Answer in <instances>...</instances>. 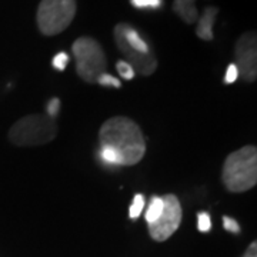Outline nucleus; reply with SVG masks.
<instances>
[{
    "instance_id": "1",
    "label": "nucleus",
    "mask_w": 257,
    "mask_h": 257,
    "mask_svg": "<svg viewBox=\"0 0 257 257\" xmlns=\"http://www.w3.org/2000/svg\"><path fill=\"white\" fill-rule=\"evenodd\" d=\"M99 142L100 146L113 149L123 166L138 165L146 153V140L138 123L124 116L106 120L99 130Z\"/></svg>"
},
{
    "instance_id": "2",
    "label": "nucleus",
    "mask_w": 257,
    "mask_h": 257,
    "mask_svg": "<svg viewBox=\"0 0 257 257\" xmlns=\"http://www.w3.org/2000/svg\"><path fill=\"white\" fill-rule=\"evenodd\" d=\"M221 180L231 193H243L253 189L257 183V149L244 146L226 157Z\"/></svg>"
},
{
    "instance_id": "3",
    "label": "nucleus",
    "mask_w": 257,
    "mask_h": 257,
    "mask_svg": "<svg viewBox=\"0 0 257 257\" xmlns=\"http://www.w3.org/2000/svg\"><path fill=\"white\" fill-rule=\"evenodd\" d=\"M56 136V120L42 113L22 117L9 130V140L20 147L42 146L50 143Z\"/></svg>"
},
{
    "instance_id": "4",
    "label": "nucleus",
    "mask_w": 257,
    "mask_h": 257,
    "mask_svg": "<svg viewBox=\"0 0 257 257\" xmlns=\"http://www.w3.org/2000/svg\"><path fill=\"white\" fill-rule=\"evenodd\" d=\"M72 52L76 59V72L86 83H96L99 76L106 72V56L99 42L92 37H79L72 46Z\"/></svg>"
},
{
    "instance_id": "5",
    "label": "nucleus",
    "mask_w": 257,
    "mask_h": 257,
    "mask_svg": "<svg viewBox=\"0 0 257 257\" xmlns=\"http://www.w3.org/2000/svg\"><path fill=\"white\" fill-rule=\"evenodd\" d=\"M76 9V0H42L36 15L39 30L45 36L62 33L72 23Z\"/></svg>"
},
{
    "instance_id": "6",
    "label": "nucleus",
    "mask_w": 257,
    "mask_h": 257,
    "mask_svg": "<svg viewBox=\"0 0 257 257\" xmlns=\"http://www.w3.org/2000/svg\"><path fill=\"white\" fill-rule=\"evenodd\" d=\"M163 203H165L163 211L159 216V219L152 224H147L152 239H155L156 241H165L172 234H175V231L179 229L182 223V216H183L182 204L176 194L163 196Z\"/></svg>"
},
{
    "instance_id": "7",
    "label": "nucleus",
    "mask_w": 257,
    "mask_h": 257,
    "mask_svg": "<svg viewBox=\"0 0 257 257\" xmlns=\"http://www.w3.org/2000/svg\"><path fill=\"white\" fill-rule=\"evenodd\" d=\"M236 67L239 77L244 82H254L257 77V37L256 32H247L239 37L234 47Z\"/></svg>"
},
{
    "instance_id": "8",
    "label": "nucleus",
    "mask_w": 257,
    "mask_h": 257,
    "mask_svg": "<svg viewBox=\"0 0 257 257\" xmlns=\"http://www.w3.org/2000/svg\"><path fill=\"white\" fill-rule=\"evenodd\" d=\"M113 36H114V42L121 52V55L126 57V62L135 69L136 73L142 74V76H150L156 72L157 59L155 53H149V55L139 53L135 49L128 47L126 42L121 39V36L114 30H113Z\"/></svg>"
},
{
    "instance_id": "9",
    "label": "nucleus",
    "mask_w": 257,
    "mask_h": 257,
    "mask_svg": "<svg viewBox=\"0 0 257 257\" xmlns=\"http://www.w3.org/2000/svg\"><path fill=\"white\" fill-rule=\"evenodd\" d=\"M217 13H219V9L214 6H209L203 10L202 16L197 19V28H196V35L199 39L206 40V42H210L214 39L213 26L217 18Z\"/></svg>"
},
{
    "instance_id": "10",
    "label": "nucleus",
    "mask_w": 257,
    "mask_h": 257,
    "mask_svg": "<svg viewBox=\"0 0 257 257\" xmlns=\"http://www.w3.org/2000/svg\"><path fill=\"white\" fill-rule=\"evenodd\" d=\"M173 12L187 25L196 23L199 19V13L196 9V0H175Z\"/></svg>"
},
{
    "instance_id": "11",
    "label": "nucleus",
    "mask_w": 257,
    "mask_h": 257,
    "mask_svg": "<svg viewBox=\"0 0 257 257\" xmlns=\"http://www.w3.org/2000/svg\"><path fill=\"white\" fill-rule=\"evenodd\" d=\"M163 197L160 196H153L152 200L149 203V207L146 209V214H145V220H146L147 224H152L159 219V216L162 214L163 211Z\"/></svg>"
},
{
    "instance_id": "12",
    "label": "nucleus",
    "mask_w": 257,
    "mask_h": 257,
    "mask_svg": "<svg viewBox=\"0 0 257 257\" xmlns=\"http://www.w3.org/2000/svg\"><path fill=\"white\" fill-rule=\"evenodd\" d=\"M145 206H146V200H145V196L143 194H135V197H133V202L130 204V209H128V216H130V219L132 220H136L139 219V216L142 214V211L145 209Z\"/></svg>"
},
{
    "instance_id": "13",
    "label": "nucleus",
    "mask_w": 257,
    "mask_h": 257,
    "mask_svg": "<svg viewBox=\"0 0 257 257\" xmlns=\"http://www.w3.org/2000/svg\"><path fill=\"white\" fill-rule=\"evenodd\" d=\"M130 3L139 10H159L163 8L165 0H130Z\"/></svg>"
},
{
    "instance_id": "14",
    "label": "nucleus",
    "mask_w": 257,
    "mask_h": 257,
    "mask_svg": "<svg viewBox=\"0 0 257 257\" xmlns=\"http://www.w3.org/2000/svg\"><path fill=\"white\" fill-rule=\"evenodd\" d=\"M116 69H117V72H119V74L121 76V79H124V80H132V79L136 76L135 69H133L126 60H119V62L116 63Z\"/></svg>"
},
{
    "instance_id": "15",
    "label": "nucleus",
    "mask_w": 257,
    "mask_h": 257,
    "mask_svg": "<svg viewBox=\"0 0 257 257\" xmlns=\"http://www.w3.org/2000/svg\"><path fill=\"white\" fill-rule=\"evenodd\" d=\"M197 229L202 233H209L211 230V217L207 211L197 213Z\"/></svg>"
},
{
    "instance_id": "16",
    "label": "nucleus",
    "mask_w": 257,
    "mask_h": 257,
    "mask_svg": "<svg viewBox=\"0 0 257 257\" xmlns=\"http://www.w3.org/2000/svg\"><path fill=\"white\" fill-rule=\"evenodd\" d=\"M69 62H70V56L67 55L66 52H59L57 55L53 56L52 66H53V69H56V70H59V72H63L64 69L67 67Z\"/></svg>"
},
{
    "instance_id": "17",
    "label": "nucleus",
    "mask_w": 257,
    "mask_h": 257,
    "mask_svg": "<svg viewBox=\"0 0 257 257\" xmlns=\"http://www.w3.org/2000/svg\"><path fill=\"white\" fill-rule=\"evenodd\" d=\"M96 83H99L103 87H116V89L121 87V82H120L119 79L114 77V76H111V74L106 73V72L99 76V79H97Z\"/></svg>"
},
{
    "instance_id": "18",
    "label": "nucleus",
    "mask_w": 257,
    "mask_h": 257,
    "mask_svg": "<svg viewBox=\"0 0 257 257\" xmlns=\"http://www.w3.org/2000/svg\"><path fill=\"white\" fill-rule=\"evenodd\" d=\"M59 113H60V99L52 97L46 103V114L52 119H56V116H59Z\"/></svg>"
},
{
    "instance_id": "19",
    "label": "nucleus",
    "mask_w": 257,
    "mask_h": 257,
    "mask_svg": "<svg viewBox=\"0 0 257 257\" xmlns=\"http://www.w3.org/2000/svg\"><path fill=\"white\" fill-rule=\"evenodd\" d=\"M239 79V70L236 67L234 63H230L226 69V73H224V83L226 84H233Z\"/></svg>"
},
{
    "instance_id": "20",
    "label": "nucleus",
    "mask_w": 257,
    "mask_h": 257,
    "mask_svg": "<svg viewBox=\"0 0 257 257\" xmlns=\"http://www.w3.org/2000/svg\"><path fill=\"white\" fill-rule=\"evenodd\" d=\"M223 227H224V230H227L230 233H234V234H239L240 233V224L233 217L224 216L223 217Z\"/></svg>"
},
{
    "instance_id": "21",
    "label": "nucleus",
    "mask_w": 257,
    "mask_h": 257,
    "mask_svg": "<svg viewBox=\"0 0 257 257\" xmlns=\"http://www.w3.org/2000/svg\"><path fill=\"white\" fill-rule=\"evenodd\" d=\"M244 257H257V243L256 241H253V243L248 246L247 251H246Z\"/></svg>"
}]
</instances>
